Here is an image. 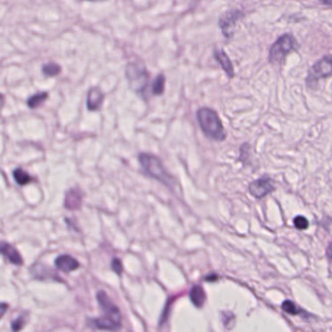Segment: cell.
<instances>
[{"instance_id":"cell-9","label":"cell","mask_w":332,"mask_h":332,"mask_svg":"<svg viewBox=\"0 0 332 332\" xmlns=\"http://www.w3.org/2000/svg\"><path fill=\"white\" fill-rule=\"evenodd\" d=\"M104 100V93L102 92V90L95 86V87H91L88 90L87 93V99H86V104H87V108L90 111H97L100 109L102 103Z\"/></svg>"},{"instance_id":"cell-26","label":"cell","mask_w":332,"mask_h":332,"mask_svg":"<svg viewBox=\"0 0 332 332\" xmlns=\"http://www.w3.org/2000/svg\"><path fill=\"white\" fill-rule=\"evenodd\" d=\"M86 1H90V2H98V1H106V0H86Z\"/></svg>"},{"instance_id":"cell-7","label":"cell","mask_w":332,"mask_h":332,"mask_svg":"<svg viewBox=\"0 0 332 332\" xmlns=\"http://www.w3.org/2000/svg\"><path fill=\"white\" fill-rule=\"evenodd\" d=\"M244 14L240 10H230L222 14L218 19V26L226 38H231L237 27L238 22Z\"/></svg>"},{"instance_id":"cell-20","label":"cell","mask_w":332,"mask_h":332,"mask_svg":"<svg viewBox=\"0 0 332 332\" xmlns=\"http://www.w3.org/2000/svg\"><path fill=\"white\" fill-rule=\"evenodd\" d=\"M294 225L299 230H305V229L308 228V220L304 216H301V215L296 216L294 218Z\"/></svg>"},{"instance_id":"cell-16","label":"cell","mask_w":332,"mask_h":332,"mask_svg":"<svg viewBox=\"0 0 332 332\" xmlns=\"http://www.w3.org/2000/svg\"><path fill=\"white\" fill-rule=\"evenodd\" d=\"M166 76L163 73H159L152 84V94L154 95H162L165 93Z\"/></svg>"},{"instance_id":"cell-21","label":"cell","mask_w":332,"mask_h":332,"mask_svg":"<svg viewBox=\"0 0 332 332\" xmlns=\"http://www.w3.org/2000/svg\"><path fill=\"white\" fill-rule=\"evenodd\" d=\"M24 317H21V318L17 319L16 321H14V322L12 323V327H11V329H12V331H14V332H19V331H21V330L24 328Z\"/></svg>"},{"instance_id":"cell-25","label":"cell","mask_w":332,"mask_h":332,"mask_svg":"<svg viewBox=\"0 0 332 332\" xmlns=\"http://www.w3.org/2000/svg\"><path fill=\"white\" fill-rule=\"evenodd\" d=\"M6 310H7V305L6 304H2L1 305V314H0L1 317H3V315H4V313H5Z\"/></svg>"},{"instance_id":"cell-12","label":"cell","mask_w":332,"mask_h":332,"mask_svg":"<svg viewBox=\"0 0 332 332\" xmlns=\"http://www.w3.org/2000/svg\"><path fill=\"white\" fill-rule=\"evenodd\" d=\"M1 253L7 260L14 265L20 266L23 264V258L20 255L19 251L10 244L7 243L1 244Z\"/></svg>"},{"instance_id":"cell-23","label":"cell","mask_w":332,"mask_h":332,"mask_svg":"<svg viewBox=\"0 0 332 332\" xmlns=\"http://www.w3.org/2000/svg\"><path fill=\"white\" fill-rule=\"evenodd\" d=\"M327 255L329 257V259L332 260V244H331L327 249Z\"/></svg>"},{"instance_id":"cell-8","label":"cell","mask_w":332,"mask_h":332,"mask_svg":"<svg viewBox=\"0 0 332 332\" xmlns=\"http://www.w3.org/2000/svg\"><path fill=\"white\" fill-rule=\"evenodd\" d=\"M274 190H275V186L272 180L269 178H259L251 182L249 185L250 194L257 199L264 198L268 194L272 193Z\"/></svg>"},{"instance_id":"cell-6","label":"cell","mask_w":332,"mask_h":332,"mask_svg":"<svg viewBox=\"0 0 332 332\" xmlns=\"http://www.w3.org/2000/svg\"><path fill=\"white\" fill-rule=\"evenodd\" d=\"M331 76H332V56H326L310 69L306 84L310 89H316L321 79Z\"/></svg>"},{"instance_id":"cell-10","label":"cell","mask_w":332,"mask_h":332,"mask_svg":"<svg viewBox=\"0 0 332 332\" xmlns=\"http://www.w3.org/2000/svg\"><path fill=\"white\" fill-rule=\"evenodd\" d=\"M214 58L229 78H233L235 76V71L232 62L227 54L224 52V50L215 48L214 50Z\"/></svg>"},{"instance_id":"cell-13","label":"cell","mask_w":332,"mask_h":332,"mask_svg":"<svg viewBox=\"0 0 332 332\" xmlns=\"http://www.w3.org/2000/svg\"><path fill=\"white\" fill-rule=\"evenodd\" d=\"M82 204V195L80 191L77 189H71L68 191L65 199V207L68 210L75 211L80 209Z\"/></svg>"},{"instance_id":"cell-1","label":"cell","mask_w":332,"mask_h":332,"mask_svg":"<svg viewBox=\"0 0 332 332\" xmlns=\"http://www.w3.org/2000/svg\"><path fill=\"white\" fill-rule=\"evenodd\" d=\"M97 302L103 311V316L89 322L90 326L101 331H117L121 328L122 318L118 307L114 305L104 291H98L96 294Z\"/></svg>"},{"instance_id":"cell-17","label":"cell","mask_w":332,"mask_h":332,"mask_svg":"<svg viewBox=\"0 0 332 332\" xmlns=\"http://www.w3.org/2000/svg\"><path fill=\"white\" fill-rule=\"evenodd\" d=\"M42 73L46 77H56L62 73V67L57 63L50 62L42 67Z\"/></svg>"},{"instance_id":"cell-14","label":"cell","mask_w":332,"mask_h":332,"mask_svg":"<svg viewBox=\"0 0 332 332\" xmlns=\"http://www.w3.org/2000/svg\"><path fill=\"white\" fill-rule=\"evenodd\" d=\"M206 293L201 285H194L190 291V299L197 308H202L206 302Z\"/></svg>"},{"instance_id":"cell-15","label":"cell","mask_w":332,"mask_h":332,"mask_svg":"<svg viewBox=\"0 0 332 332\" xmlns=\"http://www.w3.org/2000/svg\"><path fill=\"white\" fill-rule=\"evenodd\" d=\"M49 98V93L48 92H38L33 95H30L26 101L27 106L30 109H35L42 105Z\"/></svg>"},{"instance_id":"cell-3","label":"cell","mask_w":332,"mask_h":332,"mask_svg":"<svg viewBox=\"0 0 332 332\" xmlns=\"http://www.w3.org/2000/svg\"><path fill=\"white\" fill-rule=\"evenodd\" d=\"M125 77L130 88L137 94L144 97L149 86L150 73L143 62H130L125 68Z\"/></svg>"},{"instance_id":"cell-22","label":"cell","mask_w":332,"mask_h":332,"mask_svg":"<svg viewBox=\"0 0 332 332\" xmlns=\"http://www.w3.org/2000/svg\"><path fill=\"white\" fill-rule=\"evenodd\" d=\"M111 268L118 275H120L123 272V265H122V262H121V260L119 258H114L112 260V262H111Z\"/></svg>"},{"instance_id":"cell-4","label":"cell","mask_w":332,"mask_h":332,"mask_svg":"<svg viewBox=\"0 0 332 332\" xmlns=\"http://www.w3.org/2000/svg\"><path fill=\"white\" fill-rule=\"evenodd\" d=\"M140 163L143 167V169L153 178H156L157 180L165 183L166 186L171 187L173 184V179L172 177L166 172L164 166L162 165L161 161L150 154H145L143 153L139 157Z\"/></svg>"},{"instance_id":"cell-19","label":"cell","mask_w":332,"mask_h":332,"mask_svg":"<svg viewBox=\"0 0 332 332\" xmlns=\"http://www.w3.org/2000/svg\"><path fill=\"white\" fill-rule=\"evenodd\" d=\"M282 308L287 314H290V315H298L300 313L299 309L297 308V306L290 300L285 301L282 305Z\"/></svg>"},{"instance_id":"cell-5","label":"cell","mask_w":332,"mask_h":332,"mask_svg":"<svg viewBox=\"0 0 332 332\" xmlns=\"http://www.w3.org/2000/svg\"><path fill=\"white\" fill-rule=\"evenodd\" d=\"M297 47V43L293 35L286 33L277 39L269 52V62L272 65L282 64L285 58Z\"/></svg>"},{"instance_id":"cell-2","label":"cell","mask_w":332,"mask_h":332,"mask_svg":"<svg viewBox=\"0 0 332 332\" xmlns=\"http://www.w3.org/2000/svg\"><path fill=\"white\" fill-rule=\"evenodd\" d=\"M197 120L204 134L210 139L216 142H222L226 139V132L221 120L213 109L209 107L200 108L197 111Z\"/></svg>"},{"instance_id":"cell-11","label":"cell","mask_w":332,"mask_h":332,"mask_svg":"<svg viewBox=\"0 0 332 332\" xmlns=\"http://www.w3.org/2000/svg\"><path fill=\"white\" fill-rule=\"evenodd\" d=\"M55 265L59 270L66 273H71L80 267V263L71 255H61L56 261Z\"/></svg>"},{"instance_id":"cell-24","label":"cell","mask_w":332,"mask_h":332,"mask_svg":"<svg viewBox=\"0 0 332 332\" xmlns=\"http://www.w3.org/2000/svg\"><path fill=\"white\" fill-rule=\"evenodd\" d=\"M321 3L327 5V6H330V7H332V0H319Z\"/></svg>"},{"instance_id":"cell-18","label":"cell","mask_w":332,"mask_h":332,"mask_svg":"<svg viewBox=\"0 0 332 332\" xmlns=\"http://www.w3.org/2000/svg\"><path fill=\"white\" fill-rule=\"evenodd\" d=\"M13 176H14L16 182L19 185H21V186L26 185V184H28L31 181L30 175L26 171H24V169H22V168L15 169L14 172H13Z\"/></svg>"}]
</instances>
